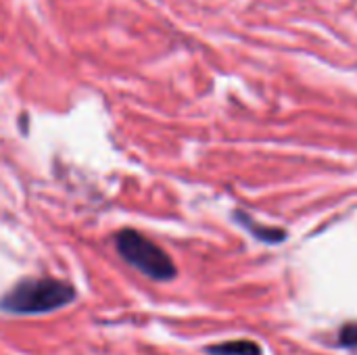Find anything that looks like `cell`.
Wrapping results in <instances>:
<instances>
[{"instance_id": "obj_1", "label": "cell", "mask_w": 357, "mask_h": 355, "mask_svg": "<svg viewBox=\"0 0 357 355\" xmlns=\"http://www.w3.org/2000/svg\"><path fill=\"white\" fill-rule=\"evenodd\" d=\"M75 299V289L56 278H29L15 285L2 299L0 310L6 314H46L65 308Z\"/></svg>"}, {"instance_id": "obj_2", "label": "cell", "mask_w": 357, "mask_h": 355, "mask_svg": "<svg viewBox=\"0 0 357 355\" xmlns=\"http://www.w3.org/2000/svg\"><path fill=\"white\" fill-rule=\"evenodd\" d=\"M115 247L130 266L153 280H172L176 276V266L172 257L159 245L136 230H121L115 236Z\"/></svg>"}, {"instance_id": "obj_3", "label": "cell", "mask_w": 357, "mask_h": 355, "mask_svg": "<svg viewBox=\"0 0 357 355\" xmlns=\"http://www.w3.org/2000/svg\"><path fill=\"white\" fill-rule=\"evenodd\" d=\"M236 218H238V222L249 230V232H253L257 239H261V241H266V243H280V241H284V230H278V228H268V226H261V224H255L247 213H236Z\"/></svg>"}, {"instance_id": "obj_4", "label": "cell", "mask_w": 357, "mask_h": 355, "mask_svg": "<svg viewBox=\"0 0 357 355\" xmlns=\"http://www.w3.org/2000/svg\"><path fill=\"white\" fill-rule=\"evenodd\" d=\"M211 355H261V347L253 341H228L207 349Z\"/></svg>"}, {"instance_id": "obj_5", "label": "cell", "mask_w": 357, "mask_h": 355, "mask_svg": "<svg viewBox=\"0 0 357 355\" xmlns=\"http://www.w3.org/2000/svg\"><path fill=\"white\" fill-rule=\"evenodd\" d=\"M339 343L343 347H349V349H357V324H347L341 328L339 333Z\"/></svg>"}]
</instances>
